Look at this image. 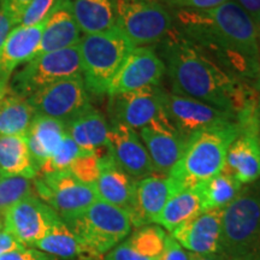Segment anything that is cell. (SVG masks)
<instances>
[{
	"label": "cell",
	"mask_w": 260,
	"mask_h": 260,
	"mask_svg": "<svg viewBox=\"0 0 260 260\" xmlns=\"http://www.w3.org/2000/svg\"><path fill=\"white\" fill-rule=\"evenodd\" d=\"M175 19V28L226 74L242 82L255 81L260 59L258 28L235 0L206 11L176 10Z\"/></svg>",
	"instance_id": "cell-1"
},
{
	"label": "cell",
	"mask_w": 260,
	"mask_h": 260,
	"mask_svg": "<svg viewBox=\"0 0 260 260\" xmlns=\"http://www.w3.org/2000/svg\"><path fill=\"white\" fill-rule=\"evenodd\" d=\"M159 44L172 93L235 113L239 121L254 115L258 99L253 90L245 82L226 74L175 25Z\"/></svg>",
	"instance_id": "cell-2"
},
{
	"label": "cell",
	"mask_w": 260,
	"mask_h": 260,
	"mask_svg": "<svg viewBox=\"0 0 260 260\" xmlns=\"http://www.w3.org/2000/svg\"><path fill=\"white\" fill-rule=\"evenodd\" d=\"M240 132L239 122L197 132L188 138L183 154L169 176L181 188H194L220 174L228 149Z\"/></svg>",
	"instance_id": "cell-3"
},
{
	"label": "cell",
	"mask_w": 260,
	"mask_h": 260,
	"mask_svg": "<svg viewBox=\"0 0 260 260\" xmlns=\"http://www.w3.org/2000/svg\"><path fill=\"white\" fill-rule=\"evenodd\" d=\"M218 253L229 260H260V180L223 209Z\"/></svg>",
	"instance_id": "cell-4"
},
{
	"label": "cell",
	"mask_w": 260,
	"mask_h": 260,
	"mask_svg": "<svg viewBox=\"0 0 260 260\" xmlns=\"http://www.w3.org/2000/svg\"><path fill=\"white\" fill-rule=\"evenodd\" d=\"M82 79L88 93L109 94L113 79L134 46L118 28L84 35L79 42Z\"/></svg>",
	"instance_id": "cell-5"
},
{
	"label": "cell",
	"mask_w": 260,
	"mask_h": 260,
	"mask_svg": "<svg viewBox=\"0 0 260 260\" xmlns=\"http://www.w3.org/2000/svg\"><path fill=\"white\" fill-rule=\"evenodd\" d=\"M100 258L129 235L133 224L129 213L98 199L76 218L65 223Z\"/></svg>",
	"instance_id": "cell-6"
},
{
	"label": "cell",
	"mask_w": 260,
	"mask_h": 260,
	"mask_svg": "<svg viewBox=\"0 0 260 260\" xmlns=\"http://www.w3.org/2000/svg\"><path fill=\"white\" fill-rule=\"evenodd\" d=\"M116 27L136 47H151L167 38L174 17L157 0H113Z\"/></svg>",
	"instance_id": "cell-7"
},
{
	"label": "cell",
	"mask_w": 260,
	"mask_h": 260,
	"mask_svg": "<svg viewBox=\"0 0 260 260\" xmlns=\"http://www.w3.org/2000/svg\"><path fill=\"white\" fill-rule=\"evenodd\" d=\"M82 76L79 46L50 52L32 58L12 75L10 90L28 98L58 81Z\"/></svg>",
	"instance_id": "cell-8"
},
{
	"label": "cell",
	"mask_w": 260,
	"mask_h": 260,
	"mask_svg": "<svg viewBox=\"0 0 260 260\" xmlns=\"http://www.w3.org/2000/svg\"><path fill=\"white\" fill-rule=\"evenodd\" d=\"M34 187L38 197L56 211L64 223L79 217L98 200L95 187L76 180L69 171L39 174Z\"/></svg>",
	"instance_id": "cell-9"
},
{
	"label": "cell",
	"mask_w": 260,
	"mask_h": 260,
	"mask_svg": "<svg viewBox=\"0 0 260 260\" xmlns=\"http://www.w3.org/2000/svg\"><path fill=\"white\" fill-rule=\"evenodd\" d=\"M161 105L174 128L186 139L200 130L239 122L235 113L165 89H161Z\"/></svg>",
	"instance_id": "cell-10"
},
{
	"label": "cell",
	"mask_w": 260,
	"mask_h": 260,
	"mask_svg": "<svg viewBox=\"0 0 260 260\" xmlns=\"http://www.w3.org/2000/svg\"><path fill=\"white\" fill-rule=\"evenodd\" d=\"M28 102L35 115L50 117L64 124L92 106L82 76L52 83L29 96Z\"/></svg>",
	"instance_id": "cell-11"
},
{
	"label": "cell",
	"mask_w": 260,
	"mask_h": 260,
	"mask_svg": "<svg viewBox=\"0 0 260 260\" xmlns=\"http://www.w3.org/2000/svg\"><path fill=\"white\" fill-rule=\"evenodd\" d=\"M61 218L37 195H31L10 207L4 216V229L24 247H34Z\"/></svg>",
	"instance_id": "cell-12"
},
{
	"label": "cell",
	"mask_w": 260,
	"mask_h": 260,
	"mask_svg": "<svg viewBox=\"0 0 260 260\" xmlns=\"http://www.w3.org/2000/svg\"><path fill=\"white\" fill-rule=\"evenodd\" d=\"M165 73L164 61L153 48L136 47L117 73L107 95H119L160 86Z\"/></svg>",
	"instance_id": "cell-13"
},
{
	"label": "cell",
	"mask_w": 260,
	"mask_h": 260,
	"mask_svg": "<svg viewBox=\"0 0 260 260\" xmlns=\"http://www.w3.org/2000/svg\"><path fill=\"white\" fill-rule=\"evenodd\" d=\"M161 89L160 86L149 87L110 96L112 123H121L130 129L141 130L167 119L161 105Z\"/></svg>",
	"instance_id": "cell-14"
},
{
	"label": "cell",
	"mask_w": 260,
	"mask_h": 260,
	"mask_svg": "<svg viewBox=\"0 0 260 260\" xmlns=\"http://www.w3.org/2000/svg\"><path fill=\"white\" fill-rule=\"evenodd\" d=\"M109 145L117 167L134 180H141L155 174L147 149L136 130L121 123H112L109 133Z\"/></svg>",
	"instance_id": "cell-15"
},
{
	"label": "cell",
	"mask_w": 260,
	"mask_h": 260,
	"mask_svg": "<svg viewBox=\"0 0 260 260\" xmlns=\"http://www.w3.org/2000/svg\"><path fill=\"white\" fill-rule=\"evenodd\" d=\"M139 135L147 149L155 174L169 176L183 154L188 139L182 136L168 118L145 126Z\"/></svg>",
	"instance_id": "cell-16"
},
{
	"label": "cell",
	"mask_w": 260,
	"mask_h": 260,
	"mask_svg": "<svg viewBox=\"0 0 260 260\" xmlns=\"http://www.w3.org/2000/svg\"><path fill=\"white\" fill-rule=\"evenodd\" d=\"M223 209L201 211L172 230L170 235L195 254L218 253Z\"/></svg>",
	"instance_id": "cell-17"
},
{
	"label": "cell",
	"mask_w": 260,
	"mask_h": 260,
	"mask_svg": "<svg viewBox=\"0 0 260 260\" xmlns=\"http://www.w3.org/2000/svg\"><path fill=\"white\" fill-rule=\"evenodd\" d=\"M44 28L45 21L34 27H17L9 34L0 48V98L9 92L16 68L35 58Z\"/></svg>",
	"instance_id": "cell-18"
},
{
	"label": "cell",
	"mask_w": 260,
	"mask_h": 260,
	"mask_svg": "<svg viewBox=\"0 0 260 260\" xmlns=\"http://www.w3.org/2000/svg\"><path fill=\"white\" fill-rule=\"evenodd\" d=\"M181 189L174 178L165 175L153 174L136 181L135 207L130 214L133 226L138 229L153 223L169 199Z\"/></svg>",
	"instance_id": "cell-19"
},
{
	"label": "cell",
	"mask_w": 260,
	"mask_h": 260,
	"mask_svg": "<svg viewBox=\"0 0 260 260\" xmlns=\"http://www.w3.org/2000/svg\"><path fill=\"white\" fill-rule=\"evenodd\" d=\"M224 172L240 183L251 184L260 180V133L258 124L242 126L228 149Z\"/></svg>",
	"instance_id": "cell-20"
},
{
	"label": "cell",
	"mask_w": 260,
	"mask_h": 260,
	"mask_svg": "<svg viewBox=\"0 0 260 260\" xmlns=\"http://www.w3.org/2000/svg\"><path fill=\"white\" fill-rule=\"evenodd\" d=\"M100 162L102 170L99 178L94 184L98 199L121 207L130 216L135 207L136 180L117 167L112 154L100 159Z\"/></svg>",
	"instance_id": "cell-21"
},
{
	"label": "cell",
	"mask_w": 260,
	"mask_h": 260,
	"mask_svg": "<svg viewBox=\"0 0 260 260\" xmlns=\"http://www.w3.org/2000/svg\"><path fill=\"white\" fill-rule=\"evenodd\" d=\"M81 30L75 21L71 0H61L45 21L40 45L35 57L79 45Z\"/></svg>",
	"instance_id": "cell-22"
},
{
	"label": "cell",
	"mask_w": 260,
	"mask_h": 260,
	"mask_svg": "<svg viewBox=\"0 0 260 260\" xmlns=\"http://www.w3.org/2000/svg\"><path fill=\"white\" fill-rule=\"evenodd\" d=\"M65 135L67 132L63 122L46 116H34L25 139L38 174L59 147Z\"/></svg>",
	"instance_id": "cell-23"
},
{
	"label": "cell",
	"mask_w": 260,
	"mask_h": 260,
	"mask_svg": "<svg viewBox=\"0 0 260 260\" xmlns=\"http://www.w3.org/2000/svg\"><path fill=\"white\" fill-rule=\"evenodd\" d=\"M65 132L82 152H94L109 145L110 125L103 113L93 106L67 123Z\"/></svg>",
	"instance_id": "cell-24"
},
{
	"label": "cell",
	"mask_w": 260,
	"mask_h": 260,
	"mask_svg": "<svg viewBox=\"0 0 260 260\" xmlns=\"http://www.w3.org/2000/svg\"><path fill=\"white\" fill-rule=\"evenodd\" d=\"M34 247L40 252L64 260H103L75 235L63 219L58 220Z\"/></svg>",
	"instance_id": "cell-25"
},
{
	"label": "cell",
	"mask_w": 260,
	"mask_h": 260,
	"mask_svg": "<svg viewBox=\"0 0 260 260\" xmlns=\"http://www.w3.org/2000/svg\"><path fill=\"white\" fill-rule=\"evenodd\" d=\"M73 15L81 32L99 34L116 28L113 0H71Z\"/></svg>",
	"instance_id": "cell-26"
},
{
	"label": "cell",
	"mask_w": 260,
	"mask_h": 260,
	"mask_svg": "<svg viewBox=\"0 0 260 260\" xmlns=\"http://www.w3.org/2000/svg\"><path fill=\"white\" fill-rule=\"evenodd\" d=\"M34 116L27 98L9 89L0 98V136H25Z\"/></svg>",
	"instance_id": "cell-27"
},
{
	"label": "cell",
	"mask_w": 260,
	"mask_h": 260,
	"mask_svg": "<svg viewBox=\"0 0 260 260\" xmlns=\"http://www.w3.org/2000/svg\"><path fill=\"white\" fill-rule=\"evenodd\" d=\"M0 175L37 177L25 136H0Z\"/></svg>",
	"instance_id": "cell-28"
},
{
	"label": "cell",
	"mask_w": 260,
	"mask_h": 260,
	"mask_svg": "<svg viewBox=\"0 0 260 260\" xmlns=\"http://www.w3.org/2000/svg\"><path fill=\"white\" fill-rule=\"evenodd\" d=\"M201 200L195 188H183L169 199L153 223L172 232L182 223L200 213Z\"/></svg>",
	"instance_id": "cell-29"
},
{
	"label": "cell",
	"mask_w": 260,
	"mask_h": 260,
	"mask_svg": "<svg viewBox=\"0 0 260 260\" xmlns=\"http://www.w3.org/2000/svg\"><path fill=\"white\" fill-rule=\"evenodd\" d=\"M198 190L203 211L224 209L237 197L242 184L232 175L222 171L194 187Z\"/></svg>",
	"instance_id": "cell-30"
},
{
	"label": "cell",
	"mask_w": 260,
	"mask_h": 260,
	"mask_svg": "<svg viewBox=\"0 0 260 260\" xmlns=\"http://www.w3.org/2000/svg\"><path fill=\"white\" fill-rule=\"evenodd\" d=\"M165 237L167 234L161 226L144 225L138 228L126 243L141 256L157 260L164 249Z\"/></svg>",
	"instance_id": "cell-31"
},
{
	"label": "cell",
	"mask_w": 260,
	"mask_h": 260,
	"mask_svg": "<svg viewBox=\"0 0 260 260\" xmlns=\"http://www.w3.org/2000/svg\"><path fill=\"white\" fill-rule=\"evenodd\" d=\"M31 195H37L34 178L0 175V217L5 216L16 203Z\"/></svg>",
	"instance_id": "cell-32"
},
{
	"label": "cell",
	"mask_w": 260,
	"mask_h": 260,
	"mask_svg": "<svg viewBox=\"0 0 260 260\" xmlns=\"http://www.w3.org/2000/svg\"><path fill=\"white\" fill-rule=\"evenodd\" d=\"M82 153L79 146L75 144V141L69 135H65L63 141L54 154L52 155L44 168L41 169L39 174H50V172H60L68 171L70 165L79 155ZM38 174V175H39ZM37 175V176H38Z\"/></svg>",
	"instance_id": "cell-33"
},
{
	"label": "cell",
	"mask_w": 260,
	"mask_h": 260,
	"mask_svg": "<svg viewBox=\"0 0 260 260\" xmlns=\"http://www.w3.org/2000/svg\"><path fill=\"white\" fill-rule=\"evenodd\" d=\"M102 170L100 158L94 152H82L70 165L69 171L80 182L94 186Z\"/></svg>",
	"instance_id": "cell-34"
},
{
	"label": "cell",
	"mask_w": 260,
	"mask_h": 260,
	"mask_svg": "<svg viewBox=\"0 0 260 260\" xmlns=\"http://www.w3.org/2000/svg\"><path fill=\"white\" fill-rule=\"evenodd\" d=\"M61 0H31L27 6L18 27H34L46 21Z\"/></svg>",
	"instance_id": "cell-35"
},
{
	"label": "cell",
	"mask_w": 260,
	"mask_h": 260,
	"mask_svg": "<svg viewBox=\"0 0 260 260\" xmlns=\"http://www.w3.org/2000/svg\"><path fill=\"white\" fill-rule=\"evenodd\" d=\"M164 4L176 10H195V11H206L218 8L229 0H161Z\"/></svg>",
	"instance_id": "cell-36"
},
{
	"label": "cell",
	"mask_w": 260,
	"mask_h": 260,
	"mask_svg": "<svg viewBox=\"0 0 260 260\" xmlns=\"http://www.w3.org/2000/svg\"><path fill=\"white\" fill-rule=\"evenodd\" d=\"M193 253L187 252L171 235H167L160 256L157 260H191Z\"/></svg>",
	"instance_id": "cell-37"
},
{
	"label": "cell",
	"mask_w": 260,
	"mask_h": 260,
	"mask_svg": "<svg viewBox=\"0 0 260 260\" xmlns=\"http://www.w3.org/2000/svg\"><path fill=\"white\" fill-rule=\"evenodd\" d=\"M104 260H153L138 254L126 242L113 247L104 255Z\"/></svg>",
	"instance_id": "cell-38"
},
{
	"label": "cell",
	"mask_w": 260,
	"mask_h": 260,
	"mask_svg": "<svg viewBox=\"0 0 260 260\" xmlns=\"http://www.w3.org/2000/svg\"><path fill=\"white\" fill-rule=\"evenodd\" d=\"M30 3L31 0H0V6L8 12L15 25H18L25 9Z\"/></svg>",
	"instance_id": "cell-39"
},
{
	"label": "cell",
	"mask_w": 260,
	"mask_h": 260,
	"mask_svg": "<svg viewBox=\"0 0 260 260\" xmlns=\"http://www.w3.org/2000/svg\"><path fill=\"white\" fill-rule=\"evenodd\" d=\"M0 260H50V258L39 249H28L27 247L12 251L0 256Z\"/></svg>",
	"instance_id": "cell-40"
},
{
	"label": "cell",
	"mask_w": 260,
	"mask_h": 260,
	"mask_svg": "<svg viewBox=\"0 0 260 260\" xmlns=\"http://www.w3.org/2000/svg\"><path fill=\"white\" fill-rule=\"evenodd\" d=\"M25 248L21 242L14 235H11L6 230H0V256L6 254V253L17 251V249Z\"/></svg>",
	"instance_id": "cell-41"
},
{
	"label": "cell",
	"mask_w": 260,
	"mask_h": 260,
	"mask_svg": "<svg viewBox=\"0 0 260 260\" xmlns=\"http://www.w3.org/2000/svg\"><path fill=\"white\" fill-rule=\"evenodd\" d=\"M14 25V21L10 17L8 12L4 9L0 8V48L4 45V42L8 39L10 32H11V28Z\"/></svg>",
	"instance_id": "cell-42"
},
{
	"label": "cell",
	"mask_w": 260,
	"mask_h": 260,
	"mask_svg": "<svg viewBox=\"0 0 260 260\" xmlns=\"http://www.w3.org/2000/svg\"><path fill=\"white\" fill-rule=\"evenodd\" d=\"M235 2L253 18L260 12V0H235Z\"/></svg>",
	"instance_id": "cell-43"
},
{
	"label": "cell",
	"mask_w": 260,
	"mask_h": 260,
	"mask_svg": "<svg viewBox=\"0 0 260 260\" xmlns=\"http://www.w3.org/2000/svg\"><path fill=\"white\" fill-rule=\"evenodd\" d=\"M191 260H229L219 253L214 254H191Z\"/></svg>",
	"instance_id": "cell-44"
},
{
	"label": "cell",
	"mask_w": 260,
	"mask_h": 260,
	"mask_svg": "<svg viewBox=\"0 0 260 260\" xmlns=\"http://www.w3.org/2000/svg\"><path fill=\"white\" fill-rule=\"evenodd\" d=\"M255 118H256V124H258V129H259V133H260V96L258 98V102H256Z\"/></svg>",
	"instance_id": "cell-45"
},
{
	"label": "cell",
	"mask_w": 260,
	"mask_h": 260,
	"mask_svg": "<svg viewBox=\"0 0 260 260\" xmlns=\"http://www.w3.org/2000/svg\"><path fill=\"white\" fill-rule=\"evenodd\" d=\"M255 88L260 92V59H259V70H258V75H256V79H255Z\"/></svg>",
	"instance_id": "cell-46"
},
{
	"label": "cell",
	"mask_w": 260,
	"mask_h": 260,
	"mask_svg": "<svg viewBox=\"0 0 260 260\" xmlns=\"http://www.w3.org/2000/svg\"><path fill=\"white\" fill-rule=\"evenodd\" d=\"M254 21H255V24H256V28H258V32H259V40H260V12L258 15L254 17Z\"/></svg>",
	"instance_id": "cell-47"
},
{
	"label": "cell",
	"mask_w": 260,
	"mask_h": 260,
	"mask_svg": "<svg viewBox=\"0 0 260 260\" xmlns=\"http://www.w3.org/2000/svg\"><path fill=\"white\" fill-rule=\"evenodd\" d=\"M0 230H2V220H0Z\"/></svg>",
	"instance_id": "cell-48"
},
{
	"label": "cell",
	"mask_w": 260,
	"mask_h": 260,
	"mask_svg": "<svg viewBox=\"0 0 260 260\" xmlns=\"http://www.w3.org/2000/svg\"><path fill=\"white\" fill-rule=\"evenodd\" d=\"M157 2H160V0H157Z\"/></svg>",
	"instance_id": "cell-49"
}]
</instances>
